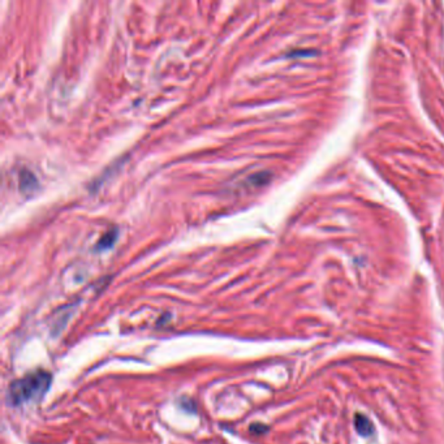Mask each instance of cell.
<instances>
[{
	"mask_svg": "<svg viewBox=\"0 0 444 444\" xmlns=\"http://www.w3.org/2000/svg\"><path fill=\"white\" fill-rule=\"evenodd\" d=\"M115 239H116V231H111V232H108L106 236H103L100 239L99 243H98V247L100 249H106V247H110L112 243L115 242Z\"/></svg>",
	"mask_w": 444,
	"mask_h": 444,
	"instance_id": "obj_3",
	"label": "cell"
},
{
	"mask_svg": "<svg viewBox=\"0 0 444 444\" xmlns=\"http://www.w3.org/2000/svg\"><path fill=\"white\" fill-rule=\"evenodd\" d=\"M51 374L44 370L28 374L21 379L14 380L9 386L8 400L12 405H21L29 401H37L50 388Z\"/></svg>",
	"mask_w": 444,
	"mask_h": 444,
	"instance_id": "obj_1",
	"label": "cell"
},
{
	"mask_svg": "<svg viewBox=\"0 0 444 444\" xmlns=\"http://www.w3.org/2000/svg\"><path fill=\"white\" fill-rule=\"evenodd\" d=\"M355 426L356 430H357V433L360 434L361 437H369V435L372 434V431H374L371 421L363 414H356Z\"/></svg>",
	"mask_w": 444,
	"mask_h": 444,
	"instance_id": "obj_2",
	"label": "cell"
},
{
	"mask_svg": "<svg viewBox=\"0 0 444 444\" xmlns=\"http://www.w3.org/2000/svg\"><path fill=\"white\" fill-rule=\"evenodd\" d=\"M267 430V426L265 425H259V423H255L253 426H250V431L253 434H263V431Z\"/></svg>",
	"mask_w": 444,
	"mask_h": 444,
	"instance_id": "obj_4",
	"label": "cell"
}]
</instances>
